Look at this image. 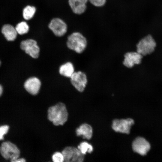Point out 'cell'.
I'll return each instance as SVG.
<instances>
[{
	"mask_svg": "<svg viewBox=\"0 0 162 162\" xmlns=\"http://www.w3.org/2000/svg\"><path fill=\"white\" fill-rule=\"evenodd\" d=\"M48 118L55 125L64 124L68 118V113L65 105L59 103L50 107L48 110Z\"/></svg>",
	"mask_w": 162,
	"mask_h": 162,
	"instance_id": "obj_1",
	"label": "cell"
},
{
	"mask_svg": "<svg viewBox=\"0 0 162 162\" xmlns=\"http://www.w3.org/2000/svg\"><path fill=\"white\" fill-rule=\"evenodd\" d=\"M68 47L77 53H81L85 50L87 45L86 38L79 32H74L68 38L66 43Z\"/></svg>",
	"mask_w": 162,
	"mask_h": 162,
	"instance_id": "obj_2",
	"label": "cell"
},
{
	"mask_svg": "<svg viewBox=\"0 0 162 162\" xmlns=\"http://www.w3.org/2000/svg\"><path fill=\"white\" fill-rule=\"evenodd\" d=\"M156 43L152 36L148 35L141 39L136 45L137 52L142 56L152 52L156 46Z\"/></svg>",
	"mask_w": 162,
	"mask_h": 162,
	"instance_id": "obj_3",
	"label": "cell"
},
{
	"mask_svg": "<svg viewBox=\"0 0 162 162\" xmlns=\"http://www.w3.org/2000/svg\"><path fill=\"white\" fill-rule=\"evenodd\" d=\"M0 152L4 158L10 159L12 162L19 158L20 155V151L17 147L9 142H4L2 144Z\"/></svg>",
	"mask_w": 162,
	"mask_h": 162,
	"instance_id": "obj_4",
	"label": "cell"
},
{
	"mask_svg": "<svg viewBox=\"0 0 162 162\" xmlns=\"http://www.w3.org/2000/svg\"><path fill=\"white\" fill-rule=\"evenodd\" d=\"M64 161L66 162H82L84 160V154L77 148L68 146L62 152Z\"/></svg>",
	"mask_w": 162,
	"mask_h": 162,
	"instance_id": "obj_5",
	"label": "cell"
},
{
	"mask_svg": "<svg viewBox=\"0 0 162 162\" xmlns=\"http://www.w3.org/2000/svg\"><path fill=\"white\" fill-rule=\"evenodd\" d=\"M20 47L32 58H37L38 57L40 49L35 40L28 39L23 40L20 43Z\"/></svg>",
	"mask_w": 162,
	"mask_h": 162,
	"instance_id": "obj_6",
	"label": "cell"
},
{
	"mask_svg": "<svg viewBox=\"0 0 162 162\" xmlns=\"http://www.w3.org/2000/svg\"><path fill=\"white\" fill-rule=\"evenodd\" d=\"M70 78L71 84L77 91L82 92L84 90L88 81L84 73L80 71L74 72Z\"/></svg>",
	"mask_w": 162,
	"mask_h": 162,
	"instance_id": "obj_7",
	"label": "cell"
},
{
	"mask_svg": "<svg viewBox=\"0 0 162 162\" xmlns=\"http://www.w3.org/2000/svg\"><path fill=\"white\" fill-rule=\"evenodd\" d=\"M134 123V120L130 118L115 119L113 121L112 127L116 132L129 134L131 126Z\"/></svg>",
	"mask_w": 162,
	"mask_h": 162,
	"instance_id": "obj_8",
	"label": "cell"
},
{
	"mask_svg": "<svg viewBox=\"0 0 162 162\" xmlns=\"http://www.w3.org/2000/svg\"><path fill=\"white\" fill-rule=\"evenodd\" d=\"M133 150L142 155H146L150 148L149 143L144 138L138 137L133 141L132 144Z\"/></svg>",
	"mask_w": 162,
	"mask_h": 162,
	"instance_id": "obj_9",
	"label": "cell"
},
{
	"mask_svg": "<svg viewBox=\"0 0 162 162\" xmlns=\"http://www.w3.org/2000/svg\"><path fill=\"white\" fill-rule=\"evenodd\" d=\"M49 27L54 34L58 37L63 36L67 31L66 23L62 20L58 18L53 19L50 22Z\"/></svg>",
	"mask_w": 162,
	"mask_h": 162,
	"instance_id": "obj_10",
	"label": "cell"
},
{
	"mask_svg": "<svg viewBox=\"0 0 162 162\" xmlns=\"http://www.w3.org/2000/svg\"><path fill=\"white\" fill-rule=\"evenodd\" d=\"M41 86L40 80L37 77H32L28 79L24 84V87L29 94L35 95L39 92Z\"/></svg>",
	"mask_w": 162,
	"mask_h": 162,
	"instance_id": "obj_11",
	"label": "cell"
},
{
	"mask_svg": "<svg viewBox=\"0 0 162 162\" xmlns=\"http://www.w3.org/2000/svg\"><path fill=\"white\" fill-rule=\"evenodd\" d=\"M124 56L123 64L124 66L129 68L133 67L135 64H140L142 58V56L137 52H127Z\"/></svg>",
	"mask_w": 162,
	"mask_h": 162,
	"instance_id": "obj_12",
	"label": "cell"
},
{
	"mask_svg": "<svg viewBox=\"0 0 162 162\" xmlns=\"http://www.w3.org/2000/svg\"><path fill=\"white\" fill-rule=\"evenodd\" d=\"M88 0H69L68 2L73 11L76 14H80L85 11L86 4Z\"/></svg>",
	"mask_w": 162,
	"mask_h": 162,
	"instance_id": "obj_13",
	"label": "cell"
},
{
	"mask_svg": "<svg viewBox=\"0 0 162 162\" xmlns=\"http://www.w3.org/2000/svg\"><path fill=\"white\" fill-rule=\"evenodd\" d=\"M77 136H82L83 138L90 139L92 136L93 131L92 127L87 124H82L76 130Z\"/></svg>",
	"mask_w": 162,
	"mask_h": 162,
	"instance_id": "obj_14",
	"label": "cell"
},
{
	"mask_svg": "<svg viewBox=\"0 0 162 162\" xmlns=\"http://www.w3.org/2000/svg\"><path fill=\"white\" fill-rule=\"evenodd\" d=\"M2 32L8 41H13L16 37L17 33L15 28L11 25L6 24L4 25L2 28Z\"/></svg>",
	"mask_w": 162,
	"mask_h": 162,
	"instance_id": "obj_15",
	"label": "cell"
},
{
	"mask_svg": "<svg viewBox=\"0 0 162 162\" xmlns=\"http://www.w3.org/2000/svg\"><path fill=\"white\" fill-rule=\"evenodd\" d=\"M74 67L73 64L70 62H68L60 67L59 72L61 75L70 78L74 72Z\"/></svg>",
	"mask_w": 162,
	"mask_h": 162,
	"instance_id": "obj_16",
	"label": "cell"
},
{
	"mask_svg": "<svg viewBox=\"0 0 162 162\" xmlns=\"http://www.w3.org/2000/svg\"><path fill=\"white\" fill-rule=\"evenodd\" d=\"M36 11V8L34 6H27L23 10V16L27 20L31 19L34 16Z\"/></svg>",
	"mask_w": 162,
	"mask_h": 162,
	"instance_id": "obj_17",
	"label": "cell"
},
{
	"mask_svg": "<svg viewBox=\"0 0 162 162\" xmlns=\"http://www.w3.org/2000/svg\"><path fill=\"white\" fill-rule=\"evenodd\" d=\"M17 33L22 35L27 33L28 31L29 27L25 22H22L18 24L15 28Z\"/></svg>",
	"mask_w": 162,
	"mask_h": 162,
	"instance_id": "obj_18",
	"label": "cell"
},
{
	"mask_svg": "<svg viewBox=\"0 0 162 162\" xmlns=\"http://www.w3.org/2000/svg\"><path fill=\"white\" fill-rule=\"evenodd\" d=\"M78 148L83 154L86 153H91L93 150L92 146L86 142H83L80 143L78 146Z\"/></svg>",
	"mask_w": 162,
	"mask_h": 162,
	"instance_id": "obj_19",
	"label": "cell"
},
{
	"mask_svg": "<svg viewBox=\"0 0 162 162\" xmlns=\"http://www.w3.org/2000/svg\"><path fill=\"white\" fill-rule=\"evenodd\" d=\"M52 159L54 162H62L64 161V157L62 153L60 152H56L52 155Z\"/></svg>",
	"mask_w": 162,
	"mask_h": 162,
	"instance_id": "obj_20",
	"label": "cell"
},
{
	"mask_svg": "<svg viewBox=\"0 0 162 162\" xmlns=\"http://www.w3.org/2000/svg\"><path fill=\"white\" fill-rule=\"evenodd\" d=\"M9 128V126L7 125L0 126V140L3 139L4 136L7 133Z\"/></svg>",
	"mask_w": 162,
	"mask_h": 162,
	"instance_id": "obj_21",
	"label": "cell"
},
{
	"mask_svg": "<svg viewBox=\"0 0 162 162\" xmlns=\"http://www.w3.org/2000/svg\"><path fill=\"white\" fill-rule=\"evenodd\" d=\"M94 5L97 7L102 6L104 5L106 0H89Z\"/></svg>",
	"mask_w": 162,
	"mask_h": 162,
	"instance_id": "obj_22",
	"label": "cell"
},
{
	"mask_svg": "<svg viewBox=\"0 0 162 162\" xmlns=\"http://www.w3.org/2000/svg\"><path fill=\"white\" fill-rule=\"evenodd\" d=\"M26 161V160L23 158H19L16 159L13 162H24Z\"/></svg>",
	"mask_w": 162,
	"mask_h": 162,
	"instance_id": "obj_23",
	"label": "cell"
},
{
	"mask_svg": "<svg viewBox=\"0 0 162 162\" xmlns=\"http://www.w3.org/2000/svg\"><path fill=\"white\" fill-rule=\"evenodd\" d=\"M3 92V88L1 85H0V96L2 95Z\"/></svg>",
	"mask_w": 162,
	"mask_h": 162,
	"instance_id": "obj_24",
	"label": "cell"
},
{
	"mask_svg": "<svg viewBox=\"0 0 162 162\" xmlns=\"http://www.w3.org/2000/svg\"><path fill=\"white\" fill-rule=\"evenodd\" d=\"M1 65V61H0V66Z\"/></svg>",
	"mask_w": 162,
	"mask_h": 162,
	"instance_id": "obj_25",
	"label": "cell"
}]
</instances>
